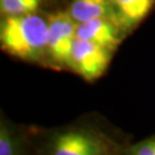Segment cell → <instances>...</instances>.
Masks as SVG:
<instances>
[{"label":"cell","instance_id":"obj_1","mask_svg":"<svg viewBox=\"0 0 155 155\" xmlns=\"http://www.w3.org/2000/svg\"><path fill=\"white\" fill-rule=\"evenodd\" d=\"M36 155H124L132 136L98 114L64 125H32Z\"/></svg>","mask_w":155,"mask_h":155},{"label":"cell","instance_id":"obj_3","mask_svg":"<svg viewBox=\"0 0 155 155\" xmlns=\"http://www.w3.org/2000/svg\"><path fill=\"white\" fill-rule=\"evenodd\" d=\"M48 21L47 59L52 66L69 68L72 46L77 39V23L69 12H59L51 15Z\"/></svg>","mask_w":155,"mask_h":155},{"label":"cell","instance_id":"obj_10","mask_svg":"<svg viewBox=\"0 0 155 155\" xmlns=\"http://www.w3.org/2000/svg\"><path fill=\"white\" fill-rule=\"evenodd\" d=\"M124 155H155V134L131 143L127 147Z\"/></svg>","mask_w":155,"mask_h":155},{"label":"cell","instance_id":"obj_7","mask_svg":"<svg viewBox=\"0 0 155 155\" xmlns=\"http://www.w3.org/2000/svg\"><path fill=\"white\" fill-rule=\"evenodd\" d=\"M114 20L123 31L141 22L154 6L155 0H109Z\"/></svg>","mask_w":155,"mask_h":155},{"label":"cell","instance_id":"obj_2","mask_svg":"<svg viewBox=\"0 0 155 155\" xmlns=\"http://www.w3.org/2000/svg\"><path fill=\"white\" fill-rule=\"evenodd\" d=\"M0 44L4 52L23 61L47 59L48 21L33 13L5 16L0 25Z\"/></svg>","mask_w":155,"mask_h":155},{"label":"cell","instance_id":"obj_8","mask_svg":"<svg viewBox=\"0 0 155 155\" xmlns=\"http://www.w3.org/2000/svg\"><path fill=\"white\" fill-rule=\"evenodd\" d=\"M69 14L77 24L101 17L110 18L115 22L109 0H72Z\"/></svg>","mask_w":155,"mask_h":155},{"label":"cell","instance_id":"obj_9","mask_svg":"<svg viewBox=\"0 0 155 155\" xmlns=\"http://www.w3.org/2000/svg\"><path fill=\"white\" fill-rule=\"evenodd\" d=\"M38 6L39 0H0L1 14L5 16L31 14Z\"/></svg>","mask_w":155,"mask_h":155},{"label":"cell","instance_id":"obj_5","mask_svg":"<svg viewBox=\"0 0 155 155\" xmlns=\"http://www.w3.org/2000/svg\"><path fill=\"white\" fill-rule=\"evenodd\" d=\"M0 155H36L32 125L14 123L1 114Z\"/></svg>","mask_w":155,"mask_h":155},{"label":"cell","instance_id":"obj_6","mask_svg":"<svg viewBox=\"0 0 155 155\" xmlns=\"http://www.w3.org/2000/svg\"><path fill=\"white\" fill-rule=\"evenodd\" d=\"M123 32L124 31L113 20L101 17L79 23L76 36L78 39L89 40L115 52L122 40Z\"/></svg>","mask_w":155,"mask_h":155},{"label":"cell","instance_id":"obj_4","mask_svg":"<svg viewBox=\"0 0 155 155\" xmlns=\"http://www.w3.org/2000/svg\"><path fill=\"white\" fill-rule=\"evenodd\" d=\"M114 51L89 40L76 39L72 46L69 68L86 82H94L106 72Z\"/></svg>","mask_w":155,"mask_h":155}]
</instances>
